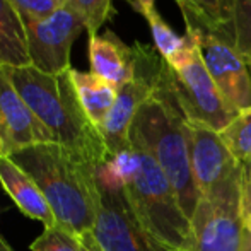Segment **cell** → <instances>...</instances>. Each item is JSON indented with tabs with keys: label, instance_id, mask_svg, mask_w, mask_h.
Listing matches in <instances>:
<instances>
[{
	"label": "cell",
	"instance_id": "obj_1",
	"mask_svg": "<svg viewBox=\"0 0 251 251\" xmlns=\"http://www.w3.org/2000/svg\"><path fill=\"white\" fill-rule=\"evenodd\" d=\"M9 157L33 178L60 227L77 236L93 232L101 200L100 166L53 142L14 151Z\"/></svg>",
	"mask_w": 251,
	"mask_h": 251
},
{
	"label": "cell",
	"instance_id": "obj_23",
	"mask_svg": "<svg viewBox=\"0 0 251 251\" xmlns=\"http://www.w3.org/2000/svg\"><path fill=\"white\" fill-rule=\"evenodd\" d=\"M10 2L21 14L24 23L43 21L62 7L56 0H10Z\"/></svg>",
	"mask_w": 251,
	"mask_h": 251
},
{
	"label": "cell",
	"instance_id": "obj_9",
	"mask_svg": "<svg viewBox=\"0 0 251 251\" xmlns=\"http://www.w3.org/2000/svg\"><path fill=\"white\" fill-rule=\"evenodd\" d=\"M31 67L45 74H62L70 69L72 45L86 29L80 16L65 3L43 21L24 23Z\"/></svg>",
	"mask_w": 251,
	"mask_h": 251
},
{
	"label": "cell",
	"instance_id": "obj_30",
	"mask_svg": "<svg viewBox=\"0 0 251 251\" xmlns=\"http://www.w3.org/2000/svg\"><path fill=\"white\" fill-rule=\"evenodd\" d=\"M56 2H58L60 5H65V3H67V0H56Z\"/></svg>",
	"mask_w": 251,
	"mask_h": 251
},
{
	"label": "cell",
	"instance_id": "obj_28",
	"mask_svg": "<svg viewBox=\"0 0 251 251\" xmlns=\"http://www.w3.org/2000/svg\"><path fill=\"white\" fill-rule=\"evenodd\" d=\"M0 251H14L12 246H10L9 243H7L5 239L2 238V236H0Z\"/></svg>",
	"mask_w": 251,
	"mask_h": 251
},
{
	"label": "cell",
	"instance_id": "obj_24",
	"mask_svg": "<svg viewBox=\"0 0 251 251\" xmlns=\"http://www.w3.org/2000/svg\"><path fill=\"white\" fill-rule=\"evenodd\" d=\"M239 215L243 227L251 232V164L243 166L241 190H239Z\"/></svg>",
	"mask_w": 251,
	"mask_h": 251
},
{
	"label": "cell",
	"instance_id": "obj_17",
	"mask_svg": "<svg viewBox=\"0 0 251 251\" xmlns=\"http://www.w3.org/2000/svg\"><path fill=\"white\" fill-rule=\"evenodd\" d=\"M72 79L87 116L101 132L102 123L115 106L118 87L93 72H79L72 69Z\"/></svg>",
	"mask_w": 251,
	"mask_h": 251
},
{
	"label": "cell",
	"instance_id": "obj_26",
	"mask_svg": "<svg viewBox=\"0 0 251 251\" xmlns=\"http://www.w3.org/2000/svg\"><path fill=\"white\" fill-rule=\"evenodd\" d=\"M128 3L133 7V10H137V12H142L144 9L155 7V0H128Z\"/></svg>",
	"mask_w": 251,
	"mask_h": 251
},
{
	"label": "cell",
	"instance_id": "obj_6",
	"mask_svg": "<svg viewBox=\"0 0 251 251\" xmlns=\"http://www.w3.org/2000/svg\"><path fill=\"white\" fill-rule=\"evenodd\" d=\"M243 164L210 193L203 195L192 217V251H239L243 241L239 190Z\"/></svg>",
	"mask_w": 251,
	"mask_h": 251
},
{
	"label": "cell",
	"instance_id": "obj_4",
	"mask_svg": "<svg viewBox=\"0 0 251 251\" xmlns=\"http://www.w3.org/2000/svg\"><path fill=\"white\" fill-rule=\"evenodd\" d=\"M164 63L155 93L135 115L130 128V146L147 152L157 162L171 183L183 212L192 221L201 197L192 175L185 130L186 118L164 80Z\"/></svg>",
	"mask_w": 251,
	"mask_h": 251
},
{
	"label": "cell",
	"instance_id": "obj_3",
	"mask_svg": "<svg viewBox=\"0 0 251 251\" xmlns=\"http://www.w3.org/2000/svg\"><path fill=\"white\" fill-rule=\"evenodd\" d=\"M101 168L122 185L137 221L162 248L193 250L192 221L183 212L171 183L147 152L130 146Z\"/></svg>",
	"mask_w": 251,
	"mask_h": 251
},
{
	"label": "cell",
	"instance_id": "obj_31",
	"mask_svg": "<svg viewBox=\"0 0 251 251\" xmlns=\"http://www.w3.org/2000/svg\"><path fill=\"white\" fill-rule=\"evenodd\" d=\"M246 63H248V67H250V72H251V58H246Z\"/></svg>",
	"mask_w": 251,
	"mask_h": 251
},
{
	"label": "cell",
	"instance_id": "obj_10",
	"mask_svg": "<svg viewBox=\"0 0 251 251\" xmlns=\"http://www.w3.org/2000/svg\"><path fill=\"white\" fill-rule=\"evenodd\" d=\"M186 34L199 43L205 67L229 108L236 113L251 108V72L234 45L197 29H186Z\"/></svg>",
	"mask_w": 251,
	"mask_h": 251
},
{
	"label": "cell",
	"instance_id": "obj_27",
	"mask_svg": "<svg viewBox=\"0 0 251 251\" xmlns=\"http://www.w3.org/2000/svg\"><path fill=\"white\" fill-rule=\"evenodd\" d=\"M239 251H251V232H248L246 229H245V232H243V241H241Z\"/></svg>",
	"mask_w": 251,
	"mask_h": 251
},
{
	"label": "cell",
	"instance_id": "obj_25",
	"mask_svg": "<svg viewBox=\"0 0 251 251\" xmlns=\"http://www.w3.org/2000/svg\"><path fill=\"white\" fill-rule=\"evenodd\" d=\"M79 238H80V241H82V245H84V251H101L100 246H98V243L94 241L93 232H87V234L79 236Z\"/></svg>",
	"mask_w": 251,
	"mask_h": 251
},
{
	"label": "cell",
	"instance_id": "obj_21",
	"mask_svg": "<svg viewBox=\"0 0 251 251\" xmlns=\"http://www.w3.org/2000/svg\"><path fill=\"white\" fill-rule=\"evenodd\" d=\"M31 251H84L80 238L60 226L43 227V232L31 243Z\"/></svg>",
	"mask_w": 251,
	"mask_h": 251
},
{
	"label": "cell",
	"instance_id": "obj_11",
	"mask_svg": "<svg viewBox=\"0 0 251 251\" xmlns=\"http://www.w3.org/2000/svg\"><path fill=\"white\" fill-rule=\"evenodd\" d=\"M185 130L193 181L200 197H203L224 183L241 164L232 157L219 132L188 120Z\"/></svg>",
	"mask_w": 251,
	"mask_h": 251
},
{
	"label": "cell",
	"instance_id": "obj_14",
	"mask_svg": "<svg viewBox=\"0 0 251 251\" xmlns=\"http://www.w3.org/2000/svg\"><path fill=\"white\" fill-rule=\"evenodd\" d=\"M0 185L24 215L43 222L45 227L58 226L38 185L9 155H0Z\"/></svg>",
	"mask_w": 251,
	"mask_h": 251
},
{
	"label": "cell",
	"instance_id": "obj_7",
	"mask_svg": "<svg viewBox=\"0 0 251 251\" xmlns=\"http://www.w3.org/2000/svg\"><path fill=\"white\" fill-rule=\"evenodd\" d=\"M135 75L118 89L115 106L101 126L109 159L130 149V128L137 111L155 93L162 70V56L149 45L135 43Z\"/></svg>",
	"mask_w": 251,
	"mask_h": 251
},
{
	"label": "cell",
	"instance_id": "obj_16",
	"mask_svg": "<svg viewBox=\"0 0 251 251\" xmlns=\"http://www.w3.org/2000/svg\"><path fill=\"white\" fill-rule=\"evenodd\" d=\"M0 67H31L26 24L10 0H0Z\"/></svg>",
	"mask_w": 251,
	"mask_h": 251
},
{
	"label": "cell",
	"instance_id": "obj_22",
	"mask_svg": "<svg viewBox=\"0 0 251 251\" xmlns=\"http://www.w3.org/2000/svg\"><path fill=\"white\" fill-rule=\"evenodd\" d=\"M234 48L243 58H251V0H234Z\"/></svg>",
	"mask_w": 251,
	"mask_h": 251
},
{
	"label": "cell",
	"instance_id": "obj_5",
	"mask_svg": "<svg viewBox=\"0 0 251 251\" xmlns=\"http://www.w3.org/2000/svg\"><path fill=\"white\" fill-rule=\"evenodd\" d=\"M188 48L173 63H164V80L188 122L221 132L238 113L232 111L212 80L200 47L190 34Z\"/></svg>",
	"mask_w": 251,
	"mask_h": 251
},
{
	"label": "cell",
	"instance_id": "obj_2",
	"mask_svg": "<svg viewBox=\"0 0 251 251\" xmlns=\"http://www.w3.org/2000/svg\"><path fill=\"white\" fill-rule=\"evenodd\" d=\"M10 82L48 130L53 144L82 155L96 166L109 161L104 140L80 102L72 70L45 74L34 67L5 69Z\"/></svg>",
	"mask_w": 251,
	"mask_h": 251
},
{
	"label": "cell",
	"instance_id": "obj_19",
	"mask_svg": "<svg viewBox=\"0 0 251 251\" xmlns=\"http://www.w3.org/2000/svg\"><path fill=\"white\" fill-rule=\"evenodd\" d=\"M219 135L239 164H251V108L239 111Z\"/></svg>",
	"mask_w": 251,
	"mask_h": 251
},
{
	"label": "cell",
	"instance_id": "obj_29",
	"mask_svg": "<svg viewBox=\"0 0 251 251\" xmlns=\"http://www.w3.org/2000/svg\"><path fill=\"white\" fill-rule=\"evenodd\" d=\"M0 155H5V149H3V140H2V135H0Z\"/></svg>",
	"mask_w": 251,
	"mask_h": 251
},
{
	"label": "cell",
	"instance_id": "obj_12",
	"mask_svg": "<svg viewBox=\"0 0 251 251\" xmlns=\"http://www.w3.org/2000/svg\"><path fill=\"white\" fill-rule=\"evenodd\" d=\"M0 135L3 140L5 155L24 147L51 142L48 130L21 98L14 84L10 82L5 69L2 67H0Z\"/></svg>",
	"mask_w": 251,
	"mask_h": 251
},
{
	"label": "cell",
	"instance_id": "obj_15",
	"mask_svg": "<svg viewBox=\"0 0 251 251\" xmlns=\"http://www.w3.org/2000/svg\"><path fill=\"white\" fill-rule=\"evenodd\" d=\"M186 29H197L234 45V0H175Z\"/></svg>",
	"mask_w": 251,
	"mask_h": 251
},
{
	"label": "cell",
	"instance_id": "obj_18",
	"mask_svg": "<svg viewBox=\"0 0 251 251\" xmlns=\"http://www.w3.org/2000/svg\"><path fill=\"white\" fill-rule=\"evenodd\" d=\"M140 16L146 17V21L149 23L152 38H154L155 50L159 55L162 56L166 63H173L179 58L188 48V36H179L168 23L161 17V14L157 12L155 7L151 9H144L142 12H139Z\"/></svg>",
	"mask_w": 251,
	"mask_h": 251
},
{
	"label": "cell",
	"instance_id": "obj_13",
	"mask_svg": "<svg viewBox=\"0 0 251 251\" xmlns=\"http://www.w3.org/2000/svg\"><path fill=\"white\" fill-rule=\"evenodd\" d=\"M89 62L91 72L118 89L135 75L133 47H126L111 31L89 38Z\"/></svg>",
	"mask_w": 251,
	"mask_h": 251
},
{
	"label": "cell",
	"instance_id": "obj_20",
	"mask_svg": "<svg viewBox=\"0 0 251 251\" xmlns=\"http://www.w3.org/2000/svg\"><path fill=\"white\" fill-rule=\"evenodd\" d=\"M67 5L72 7L84 21L89 38L96 36L113 14V0H67Z\"/></svg>",
	"mask_w": 251,
	"mask_h": 251
},
{
	"label": "cell",
	"instance_id": "obj_8",
	"mask_svg": "<svg viewBox=\"0 0 251 251\" xmlns=\"http://www.w3.org/2000/svg\"><path fill=\"white\" fill-rule=\"evenodd\" d=\"M100 210L93 238L101 251H168L140 226L125 192L104 169L98 168Z\"/></svg>",
	"mask_w": 251,
	"mask_h": 251
}]
</instances>
